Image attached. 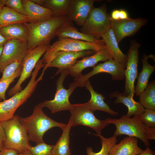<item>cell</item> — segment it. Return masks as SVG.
Listing matches in <instances>:
<instances>
[{"label": "cell", "instance_id": "6da1fadb", "mask_svg": "<svg viewBox=\"0 0 155 155\" xmlns=\"http://www.w3.org/2000/svg\"><path fill=\"white\" fill-rule=\"evenodd\" d=\"M29 31L27 41L28 51L41 45H50L51 40L63 27L72 24L68 16L53 17L48 20L35 23H24Z\"/></svg>", "mask_w": 155, "mask_h": 155}, {"label": "cell", "instance_id": "7a4b0ae2", "mask_svg": "<svg viewBox=\"0 0 155 155\" xmlns=\"http://www.w3.org/2000/svg\"><path fill=\"white\" fill-rule=\"evenodd\" d=\"M43 108L38 104L35 106L30 116L20 117L27 131L29 141L36 144L44 142V135L49 130L56 127L62 129L66 125V124L56 121L48 116L44 113Z\"/></svg>", "mask_w": 155, "mask_h": 155}, {"label": "cell", "instance_id": "3957f363", "mask_svg": "<svg viewBox=\"0 0 155 155\" xmlns=\"http://www.w3.org/2000/svg\"><path fill=\"white\" fill-rule=\"evenodd\" d=\"M106 119L110 124H113L115 126L116 129L113 135L117 137L126 135L138 138L146 147L150 145L149 140H155V128L147 127L137 115L131 118L124 115L119 119L108 118Z\"/></svg>", "mask_w": 155, "mask_h": 155}, {"label": "cell", "instance_id": "277c9868", "mask_svg": "<svg viewBox=\"0 0 155 155\" xmlns=\"http://www.w3.org/2000/svg\"><path fill=\"white\" fill-rule=\"evenodd\" d=\"M107 47L102 39L99 42H90L69 38L58 37L56 42L50 46L43 55L42 59L44 66L41 75H43L55 55L58 52L84 50L97 52Z\"/></svg>", "mask_w": 155, "mask_h": 155}, {"label": "cell", "instance_id": "5b68a950", "mask_svg": "<svg viewBox=\"0 0 155 155\" xmlns=\"http://www.w3.org/2000/svg\"><path fill=\"white\" fill-rule=\"evenodd\" d=\"M18 115L2 122L6 138L3 142V148L15 151L18 153L29 150L31 146L27 131L21 123Z\"/></svg>", "mask_w": 155, "mask_h": 155}, {"label": "cell", "instance_id": "8992f818", "mask_svg": "<svg viewBox=\"0 0 155 155\" xmlns=\"http://www.w3.org/2000/svg\"><path fill=\"white\" fill-rule=\"evenodd\" d=\"M42 67L40 65L36 64L32 73L30 80L25 88L10 98L0 101V122L11 119L17 109L31 96L41 80L39 78L36 80V78Z\"/></svg>", "mask_w": 155, "mask_h": 155}, {"label": "cell", "instance_id": "52a82bcc", "mask_svg": "<svg viewBox=\"0 0 155 155\" xmlns=\"http://www.w3.org/2000/svg\"><path fill=\"white\" fill-rule=\"evenodd\" d=\"M110 28V17L104 4L99 7L93 8L80 30L98 40Z\"/></svg>", "mask_w": 155, "mask_h": 155}, {"label": "cell", "instance_id": "ba28073f", "mask_svg": "<svg viewBox=\"0 0 155 155\" xmlns=\"http://www.w3.org/2000/svg\"><path fill=\"white\" fill-rule=\"evenodd\" d=\"M126 67L115 60L113 58L104 61L93 67L92 70L88 73L82 75L75 79L69 86L75 89L78 87L84 86V83L92 76L99 73H107L111 76L113 80H122L125 78Z\"/></svg>", "mask_w": 155, "mask_h": 155}, {"label": "cell", "instance_id": "9c48e42d", "mask_svg": "<svg viewBox=\"0 0 155 155\" xmlns=\"http://www.w3.org/2000/svg\"><path fill=\"white\" fill-rule=\"evenodd\" d=\"M69 111L71 115L69 122L72 127L78 125H84L93 129L96 134H101L102 130L110 124L106 119L100 120L96 118L93 111L82 103L72 104Z\"/></svg>", "mask_w": 155, "mask_h": 155}, {"label": "cell", "instance_id": "30bf717a", "mask_svg": "<svg viewBox=\"0 0 155 155\" xmlns=\"http://www.w3.org/2000/svg\"><path fill=\"white\" fill-rule=\"evenodd\" d=\"M60 73L56 82V90L53 99L44 100L38 104L43 108H48L52 113L63 111H69L72 106V104L69 101V98L74 90L69 87L68 89H66L63 85L65 78L69 75L68 71L66 70Z\"/></svg>", "mask_w": 155, "mask_h": 155}, {"label": "cell", "instance_id": "8fae6325", "mask_svg": "<svg viewBox=\"0 0 155 155\" xmlns=\"http://www.w3.org/2000/svg\"><path fill=\"white\" fill-rule=\"evenodd\" d=\"M50 45H40L27 51L22 61V71L20 78L16 84L9 91V96H12L22 90V84L31 75L33 69Z\"/></svg>", "mask_w": 155, "mask_h": 155}, {"label": "cell", "instance_id": "7c38bea8", "mask_svg": "<svg viewBox=\"0 0 155 155\" xmlns=\"http://www.w3.org/2000/svg\"><path fill=\"white\" fill-rule=\"evenodd\" d=\"M140 46V43L135 40H131L127 55V61L124 72L125 83L123 93L132 97L134 94V82L137 77L139 49Z\"/></svg>", "mask_w": 155, "mask_h": 155}, {"label": "cell", "instance_id": "4fadbf2b", "mask_svg": "<svg viewBox=\"0 0 155 155\" xmlns=\"http://www.w3.org/2000/svg\"><path fill=\"white\" fill-rule=\"evenodd\" d=\"M27 51V41L16 39L8 40L3 46L0 57V73L6 66L15 60L22 61Z\"/></svg>", "mask_w": 155, "mask_h": 155}, {"label": "cell", "instance_id": "5bb4252c", "mask_svg": "<svg viewBox=\"0 0 155 155\" xmlns=\"http://www.w3.org/2000/svg\"><path fill=\"white\" fill-rule=\"evenodd\" d=\"M111 19V28L119 43L125 37L135 34L147 23L146 19L139 18L133 19L115 20Z\"/></svg>", "mask_w": 155, "mask_h": 155}, {"label": "cell", "instance_id": "9a60e30c", "mask_svg": "<svg viewBox=\"0 0 155 155\" xmlns=\"http://www.w3.org/2000/svg\"><path fill=\"white\" fill-rule=\"evenodd\" d=\"M112 58H113V53L111 50L107 47L96 52L92 55L77 60L67 70L69 74H70L75 79L77 78L82 75V71L85 68L93 67L99 62L104 61Z\"/></svg>", "mask_w": 155, "mask_h": 155}, {"label": "cell", "instance_id": "2e32d148", "mask_svg": "<svg viewBox=\"0 0 155 155\" xmlns=\"http://www.w3.org/2000/svg\"><path fill=\"white\" fill-rule=\"evenodd\" d=\"M96 52L92 50L58 52L55 54L47 68L51 67L57 68L58 70L55 75L67 70L75 64L78 59L90 55Z\"/></svg>", "mask_w": 155, "mask_h": 155}, {"label": "cell", "instance_id": "e0dca14e", "mask_svg": "<svg viewBox=\"0 0 155 155\" xmlns=\"http://www.w3.org/2000/svg\"><path fill=\"white\" fill-rule=\"evenodd\" d=\"M96 0H70L68 16L71 21L82 26L94 7Z\"/></svg>", "mask_w": 155, "mask_h": 155}, {"label": "cell", "instance_id": "ac0fdd59", "mask_svg": "<svg viewBox=\"0 0 155 155\" xmlns=\"http://www.w3.org/2000/svg\"><path fill=\"white\" fill-rule=\"evenodd\" d=\"M30 23L43 22L53 17V13L48 8L37 5L32 0H22Z\"/></svg>", "mask_w": 155, "mask_h": 155}, {"label": "cell", "instance_id": "d6986e66", "mask_svg": "<svg viewBox=\"0 0 155 155\" xmlns=\"http://www.w3.org/2000/svg\"><path fill=\"white\" fill-rule=\"evenodd\" d=\"M84 86L88 90L91 94L90 100L87 102L82 103L84 106L93 112L99 110L106 112L113 116L118 115V112L112 110L104 101L105 97L102 94L97 93L94 90L89 79L84 83Z\"/></svg>", "mask_w": 155, "mask_h": 155}, {"label": "cell", "instance_id": "ffe728a7", "mask_svg": "<svg viewBox=\"0 0 155 155\" xmlns=\"http://www.w3.org/2000/svg\"><path fill=\"white\" fill-rule=\"evenodd\" d=\"M143 150L138 146L137 138L128 136L118 144H114L111 148L108 155H136Z\"/></svg>", "mask_w": 155, "mask_h": 155}, {"label": "cell", "instance_id": "44dd1931", "mask_svg": "<svg viewBox=\"0 0 155 155\" xmlns=\"http://www.w3.org/2000/svg\"><path fill=\"white\" fill-rule=\"evenodd\" d=\"M110 98H116L114 103H121L128 108V111L126 115L131 117L132 115L139 116L144 113L145 108L139 102L135 101L133 97L124 95L118 90L113 91L110 94Z\"/></svg>", "mask_w": 155, "mask_h": 155}, {"label": "cell", "instance_id": "7402d4cb", "mask_svg": "<svg viewBox=\"0 0 155 155\" xmlns=\"http://www.w3.org/2000/svg\"><path fill=\"white\" fill-rule=\"evenodd\" d=\"M101 38L106 45L112 51L113 59L126 66L127 55L124 54L120 49L113 32L110 28Z\"/></svg>", "mask_w": 155, "mask_h": 155}, {"label": "cell", "instance_id": "603a6c76", "mask_svg": "<svg viewBox=\"0 0 155 155\" xmlns=\"http://www.w3.org/2000/svg\"><path fill=\"white\" fill-rule=\"evenodd\" d=\"M149 56L143 55L141 61L142 65V70L137 77V82L134 89V93L139 96L147 86L150 77L154 71L155 66L150 64L148 62Z\"/></svg>", "mask_w": 155, "mask_h": 155}, {"label": "cell", "instance_id": "cb8c5ba5", "mask_svg": "<svg viewBox=\"0 0 155 155\" xmlns=\"http://www.w3.org/2000/svg\"><path fill=\"white\" fill-rule=\"evenodd\" d=\"M0 32L8 40L16 39L27 41L29 31L24 24L16 23L0 28Z\"/></svg>", "mask_w": 155, "mask_h": 155}, {"label": "cell", "instance_id": "d4e9b609", "mask_svg": "<svg viewBox=\"0 0 155 155\" xmlns=\"http://www.w3.org/2000/svg\"><path fill=\"white\" fill-rule=\"evenodd\" d=\"M28 18L4 6L0 11V28L13 24L29 23Z\"/></svg>", "mask_w": 155, "mask_h": 155}, {"label": "cell", "instance_id": "484cf974", "mask_svg": "<svg viewBox=\"0 0 155 155\" xmlns=\"http://www.w3.org/2000/svg\"><path fill=\"white\" fill-rule=\"evenodd\" d=\"M71 127L68 122L62 129V134L53 148V155H71L69 148L70 133Z\"/></svg>", "mask_w": 155, "mask_h": 155}, {"label": "cell", "instance_id": "4316f807", "mask_svg": "<svg viewBox=\"0 0 155 155\" xmlns=\"http://www.w3.org/2000/svg\"><path fill=\"white\" fill-rule=\"evenodd\" d=\"M56 36L58 38H69L90 42H99L101 40H96L79 31L73 24L67 25L61 28L57 33Z\"/></svg>", "mask_w": 155, "mask_h": 155}, {"label": "cell", "instance_id": "83f0119b", "mask_svg": "<svg viewBox=\"0 0 155 155\" xmlns=\"http://www.w3.org/2000/svg\"><path fill=\"white\" fill-rule=\"evenodd\" d=\"M70 0H44L42 6L51 10L53 17L68 16Z\"/></svg>", "mask_w": 155, "mask_h": 155}, {"label": "cell", "instance_id": "f1b7e54d", "mask_svg": "<svg viewBox=\"0 0 155 155\" xmlns=\"http://www.w3.org/2000/svg\"><path fill=\"white\" fill-rule=\"evenodd\" d=\"M139 96V102L145 108L155 110V81L148 84Z\"/></svg>", "mask_w": 155, "mask_h": 155}, {"label": "cell", "instance_id": "f546056e", "mask_svg": "<svg viewBox=\"0 0 155 155\" xmlns=\"http://www.w3.org/2000/svg\"><path fill=\"white\" fill-rule=\"evenodd\" d=\"M92 134L100 138L102 145L101 148L98 152H95L93 151L91 147H88L86 149L87 155H108L111 147L117 141V137L114 135L106 138L101 134Z\"/></svg>", "mask_w": 155, "mask_h": 155}, {"label": "cell", "instance_id": "4dcf8cb0", "mask_svg": "<svg viewBox=\"0 0 155 155\" xmlns=\"http://www.w3.org/2000/svg\"><path fill=\"white\" fill-rule=\"evenodd\" d=\"M22 69V63L15 72L7 79L0 82V98L3 100H5L6 92L10 85L16 78L20 76Z\"/></svg>", "mask_w": 155, "mask_h": 155}, {"label": "cell", "instance_id": "1f68e13d", "mask_svg": "<svg viewBox=\"0 0 155 155\" xmlns=\"http://www.w3.org/2000/svg\"><path fill=\"white\" fill-rule=\"evenodd\" d=\"M54 145L47 144L44 142L31 146L29 150L32 155H53L52 150Z\"/></svg>", "mask_w": 155, "mask_h": 155}, {"label": "cell", "instance_id": "d6a6232c", "mask_svg": "<svg viewBox=\"0 0 155 155\" xmlns=\"http://www.w3.org/2000/svg\"><path fill=\"white\" fill-rule=\"evenodd\" d=\"M137 117L147 127L155 128V110L145 108L144 113Z\"/></svg>", "mask_w": 155, "mask_h": 155}, {"label": "cell", "instance_id": "836d02e7", "mask_svg": "<svg viewBox=\"0 0 155 155\" xmlns=\"http://www.w3.org/2000/svg\"><path fill=\"white\" fill-rule=\"evenodd\" d=\"M22 61L16 60L6 66L2 72V76L0 82L8 79L16 71L22 64Z\"/></svg>", "mask_w": 155, "mask_h": 155}, {"label": "cell", "instance_id": "e575fe53", "mask_svg": "<svg viewBox=\"0 0 155 155\" xmlns=\"http://www.w3.org/2000/svg\"><path fill=\"white\" fill-rule=\"evenodd\" d=\"M5 6L27 17L26 13L22 0H6Z\"/></svg>", "mask_w": 155, "mask_h": 155}, {"label": "cell", "instance_id": "d590c367", "mask_svg": "<svg viewBox=\"0 0 155 155\" xmlns=\"http://www.w3.org/2000/svg\"><path fill=\"white\" fill-rule=\"evenodd\" d=\"M111 18L114 20H117L129 19V17L128 12L124 9H115L111 13Z\"/></svg>", "mask_w": 155, "mask_h": 155}, {"label": "cell", "instance_id": "8d00e7d4", "mask_svg": "<svg viewBox=\"0 0 155 155\" xmlns=\"http://www.w3.org/2000/svg\"><path fill=\"white\" fill-rule=\"evenodd\" d=\"M18 154L13 150L4 148L0 151V155H18Z\"/></svg>", "mask_w": 155, "mask_h": 155}, {"label": "cell", "instance_id": "74e56055", "mask_svg": "<svg viewBox=\"0 0 155 155\" xmlns=\"http://www.w3.org/2000/svg\"><path fill=\"white\" fill-rule=\"evenodd\" d=\"M6 136L4 129L2 124L0 122V143H3L5 141Z\"/></svg>", "mask_w": 155, "mask_h": 155}, {"label": "cell", "instance_id": "f35d334b", "mask_svg": "<svg viewBox=\"0 0 155 155\" xmlns=\"http://www.w3.org/2000/svg\"><path fill=\"white\" fill-rule=\"evenodd\" d=\"M155 152L153 151L148 146L141 153L136 155H155Z\"/></svg>", "mask_w": 155, "mask_h": 155}, {"label": "cell", "instance_id": "ab89813d", "mask_svg": "<svg viewBox=\"0 0 155 155\" xmlns=\"http://www.w3.org/2000/svg\"><path fill=\"white\" fill-rule=\"evenodd\" d=\"M8 40L0 32V47L3 46Z\"/></svg>", "mask_w": 155, "mask_h": 155}, {"label": "cell", "instance_id": "60d3db41", "mask_svg": "<svg viewBox=\"0 0 155 155\" xmlns=\"http://www.w3.org/2000/svg\"><path fill=\"white\" fill-rule=\"evenodd\" d=\"M6 0H0V11L2 8L5 6Z\"/></svg>", "mask_w": 155, "mask_h": 155}, {"label": "cell", "instance_id": "b9f144b4", "mask_svg": "<svg viewBox=\"0 0 155 155\" xmlns=\"http://www.w3.org/2000/svg\"><path fill=\"white\" fill-rule=\"evenodd\" d=\"M18 155H32L30 151L28 150H27L25 152L19 153Z\"/></svg>", "mask_w": 155, "mask_h": 155}, {"label": "cell", "instance_id": "7bdbcfd3", "mask_svg": "<svg viewBox=\"0 0 155 155\" xmlns=\"http://www.w3.org/2000/svg\"><path fill=\"white\" fill-rule=\"evenodd\" d=\"M3 46H1V47H0V57L3 51Z\"/></svg>", "mask_w": 155, "mask_h": 155}, {"label": "cell", "instance_id": "ee69618b", "mask_svg": "<svg viewBox=\"0 0 155 155\" xmlns=\"http://www.w3.org/2000/svg\"><path fill=\"white\" fill-rule=\"evenodd\" d=\"M3 148V143H0V151Z\"/></svg>", "mask_w": 155, "mask_h": 155}, {"label": "cell", "instance_id": "f6af8a7d", "mask_svg": "<svg viewBox=\"0 0 155 155\" xmlns=\"http://www.w3.org/2000/svg\"><path fill=\"white\" fill-rule=\"evenodd\" d=\"M2 99L0 98V101H1Z\"/></svg>", "mask_w": 155, "mask_h": 155}]
</instances>
